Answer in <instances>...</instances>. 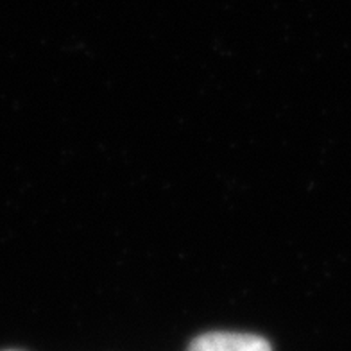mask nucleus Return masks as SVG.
I'll use <instances>...</instances> for the list:
<instances>
[{"instance_id":"obj_1","label":"nucleus","mask_w":351,"mask_h":351,"mask_svg":"<svg viewBox=\"0 0 351 351\" xmlns=\"http://www.w3.org/2000/svg\"><path fill=\"white\" fill-rule=\"evenodd\" d=\"M186 351H273V348L253 333L210 332L195 337Z\"/></svg>"},{"instance_id":"obj_2","label":"nucleus","mask_w":351,"mask_h":351,"mask_svg":"<svg viewBox=\"0 0 351 351\" xmlns=\"http://www.w3.org/2000/svg\"><path fill=\"white\" fill-rule=\"evenodd\" d=\"M8 351H16V350H8Z\"/></svg>"}]
</instances>
